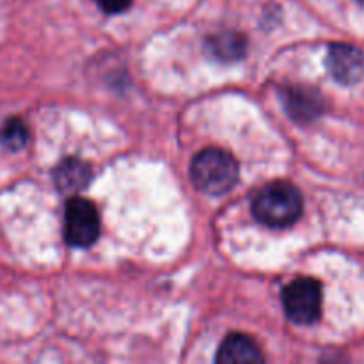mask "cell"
<instances>
[{"mask_svg": "<svg viewBox=\"0 0 364 364\" xmlns=\"http://www.w3.org/2000/svg\"><path fill=\"white\" fill-rule=\"evenodd\" d=\"M252 213L265 226L281 230L299 220L302 215V196L287 181H274L256 194Z\"/></svg>", "mask_w": 364, "mask_h": 364, "instance_id": "cell-1", "label": "cell"}, {"mask_svg": "<svg viewBox=\"0 0 364 364\" xmlns=\"http://www.w3.org/2000/svg\"><path fill=\"white\" fill-rule=\"evenodd\" d=\"M191 176L196 188L205 194H228L238 181V162L223 149H203L192 160Z\"/></svg>", "mask_w": 364, "mask_h": 364, "instance_id": "cell-2", "label": "cell"}, {"mask_svg": "<svg viewBox=\"0 0 364 364\" xmlns=\"http://www.w3.org/2000/svg\"><path fill=\"white\" fill-rule=\"evenodd\" d=\"M283 306L287 316L297 326H311L322 315V284L302 277L284 288Z\"/></svg>", "mask_w": 364, "mask_h": 364, "instance_id": "cell-3", "label": "cell"}, {"mask_svg": "<svg viewBox=\"0 0 364 364\" xmlns=\"http://www.w3.org/2000/svg\"><path fill=\"white\" fill-rule=\"evenodd\" d=\"M64 235L73 247H91L100 235L96 206L84 198H71L64 215Z\"/></svg>", "mask_w": 364, "mask_h": 364, "instance_id": "cell-4", "label": "cell"}, {"mask_svg": "<svg viewBox=\"0 0 364 364\" xmlns=\"http://www.w3.org/2000/svg\"><path fill=\"white\" fill-rule=\"evenodd\" d=\"M326 64L331 77L343 85L358 84L364 77V53L352 45H331Z\"/></svg>", "mask_w": 364, "mask_h": 364, "instance_id": "cell-5", "label": "cell"}, {"mask_svg": "<svg viewBox=\"0 0 364 364\" xmlns=\"http://www.w3.org/2000/svg\"><path fill=\"white\" fill-rule=\"evenodd\" d=\"M220 364H256L263 363L258 345L245 334H230L217 352Z\"/></svg>", "mask_w": 364, "mask_h": 364, "instance_id": "cell-6", "label": "cell"}, {"mask_svg": "<svg viewBox=\"0 0 364 364\" xmlns=\"http://www.w3.org/2000/svg\"><path fill=\"white\" fill-rule=\"evenodd\" d=\"M284 105H287L288 114L294 119L302 121V123L315 119L316 116H320L323 109L320 92L309 87H291L284 95Z\"/></svg>", "mask_w": 364, "mask_h": 364, "instance_id": "cell-7", "label": "cell"}, {"mask_svg": "<svg viewBox=\"0 0 364 364\" xmlns=\"http://www.w3.org/2000/svg\"><path fill=\"white\" fill-rule=\"evenodd\" d=\"M91 176L92 174L87 164L77 159L64 160L53 171V181H55L57 188L60 192H68V194L84 191L91 181Z\"/></svg>", "mask_w": 364, "mask_h": 364, "instance_id": "cell-8", "label": "cell"}, {"mask_svg": "<svg viewBox=\"0 0 364 364\" xmlns=\"http://www.w3.org/2000/svg\"><path fill=\"white\" fill-rule=\"evenodd\" d=\"M245 46L247 45H245L244 36L231 31H224L208 39L210 53L219 60H226V63L244 57Z\"/></svg>", "mask_w": 364, "mask_h": 364, "instance_id": "cell-9", "label": "cell"}, {"mask_svg": "<svg viewBox=\"0 0 364 364\" xmlns=\"http://www.w3.org/2000/svg\"><path fill=\"white\" fill-rule=\"evenodd\" d=\"M28 141V128L18 117L7 119L6 124L0 130V144L9 151H20L27 146Z\"/></svg>", "mask_w": 364, "mask_h": 364, "instance_id": "cell-10", "label": "cell"}, {"mask_svg": "<svg viewBox=\"0 0 364 364\" xmlns=\"http://www.w3.org/2000/svg\"><path fill=\"white\" fill-rule=\"evenodd\" d=\"M96 2L100 4V7H102L105 13L116 14L127 11L128 7H130L132 0H96Z\"/></svg>", "mask_w": 364, "mask_h": 364, "instance_id": "cell-11", "label": "cell"}, {"mask_svg": "<svg viewBox=\"0 0 364 364\" xmlns=\"http://www.w3.org/2000/svg\"><path fill=\"white\" fill-rule=\"evenodd\" d=\"M358 2H361V4H364V0H358Z\"/></svg>", "mask_w": 364, "mask_h": 364, "instance_id": "cell-12", "label": "cell"}]
</instances>
